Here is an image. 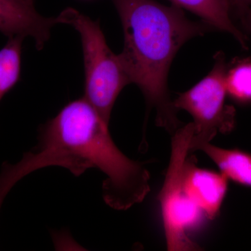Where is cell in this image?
Instances as JSON below:
<instances>
[{
	"mask_svg": "<svg viewBox=\"0 0 251 251\" xmlns=\"http://www.w3.org/2000/svg\"><path fill=\"white\" fill-rule=\"evenodd\" d=\"M108 124L85 98L70 102L43 127L36 148L16 164L3 166L1 179L12 187L48 166L62 167L76 176L96 168L106 176L102 188L105 203L116 210L130 209L150 192V173L117 148Z\"/></svg>",
	"mask_w": 251,
	"mask_h": 251,
	"instance_id": "obj_1",
	"label": "cell"
},
{
	"mask_svg": "<svg viewBox=\"0 0 251 251\" xmlns=\"http://www.w3.org/2000/svg\"><path fill=\"white\" fill-rule=\"evenodd\" d=\"M124 31L119 54L130 83L139 87L149 108L156 111V124L171 135L182 123L172 100L168 76L181 46L211 29L209 25L186 17L181 8L154 0H112Z\"/></svg>",
	"mask_w": 251,
	"mask_h": 251,
	"instance_id": "obj_2",
	"label": "cell"
},
{
	"mask_svg": "<svg viewBox=\"0 0 251 251\" xmlns=\"http://www.w3.org/2000/svg\"><path fill=\"white\" fill-rule=\"evenodd\" d=\"M80 34L85 67V98L108 123L119 94L130 84L120 56L114 53L99 22L67 8L57 16Z\"/></svg>",
	"mask_w": 251,
	"mask_h": 251,
	"instance_id": "obj_3",
	"label": "cell"
},
{
	"mask_svg": "<svg viewBox=\"0 0 251 251\" xmlns=\"http://www.w3.org/2000/svg\"><path fill=\"white\" fill-rule=\"evenodd\" d=\"M193 133L194 126L191 122L181 126L172 135L169 166L158 195L167 249L169 251L202 250L187 234L190 228L199 222L202 214L188 197L184 184V164L191 153Z\"/></svg>",
	"mask_w": 251,
	"mask_h": 251,
	"instance_id": "obj_4",
	"label": "cell"
},
{
	"mask_svg": "<svg viewBox=\"0 0 251 251\" xmlns=\"http://www.w3.org/2000/svg\"><path fill=\"white\" fill-rule=\"evenodd\" d=\"M214 59L208 75L173 100L175 108L188 112L193 117L194 133L190 145L191 153L210 143L218 133L227 134L235 127V108L226 104L227 65L224 54L217 52Z\"/></svg>",
	"mask_w": 251,
	"mask_h": 251,
	"instance_id": "obj_5",
	"label": "cell"
},
{
	"mask_svg": "<svg viewBox=\"0 0 251 251\" xmlns=\"http://www.w3.org/2000/svg\"><path fill=\"white\" fill-rule=\"evenodd\" d=\"M57 24V17L45 18L38 14L34 0H0V32L9 39L31 36L36 49L41 50Z\"/></svg>",
	"mask_w": 251,
	"mask_h": 251,
	"instance_id": "obj_6",
	"label": "cell"
},
{
	"mask_svg": "<svg viewBox=\"0 0 251 251\" xmlns=\"http://www.w3.org/2000/svg\"><path fill=\"white\" fill-rule=\"evenodd\" d=\"M228 179L221 173L202 169L196 158L188 156L184 168V184L188 197L208 219L219 215L226 197Z\"/></svg>",
	"mask_w": 251,
	"mask_h": 251,
	"instance_id": "obj_7",
	"label": "cell"
},
{
	"mask_svg": "<svg viewBox=\"0 0 251 251\" xmlns=\"http://www.w3.org/2000/svg\"><path fill=\"white\" fill-rule=\"evenodd\" d=\"M173 5L191 11L214 29L229 33L247 49L248 38L234 22L230 0H169Z\"/></svg>",
	"mask_w": 251,
	"mask_h": 251,
	"instance_id": "obj_8",
	"label": "cell"
},
{
	"mask_svg": "<svg viewBox=\"0 0 251 251\" xmlns=\"http://www.w3.org/2000/svg\"><path fill=\"white\" fill-rule=\"evenodd\" d=\"M214 162L227 179L251 186V154L237 149H224L204 144L198 148Z\"/></svg>",
	"mask_w": 251,
	"mask_h": 251,
	"instance_id": "obj_9",
	"label": "cell"
},
{
	"mask_svg": "<svg viewBox=\"0 0 251 251\" xmlns=\"http://www.w3.org/2000/svg\"><path fill=\"white\" fill-rule=\"evenodd\" d=\"M23 40V37L11 38L0 50V101L21 78Z\"/></svg>",
	"mask_w": 251,
	"mask_h": 251,
	"instance_id": "obj_10",
	"label": "cell"
},
{
	"mask_svg": "<svg viewBox=\"0 0 251 251\" xmlns=\"http://www.w3.org/2000/svg\"><path fill=\"white\" fill-rule=\"evenodd\" d=\"M227 94L240 103L251 102V59L234 63L226 75Z\"/></svg>",
	"mask_w": 251,
	"mask_h": 251,
	"instance_id": "obj_11",
	"label": "cell"
},
{
	"mask_svg": "<svg viewBox=\"0 0 251 251\" xmlns=\"http://www.w3.org/2000/svg\"><path fill=\"white\" fill-rule=\"evenodd\" d=\"M236 17L240 20L244 29L251 34V7L242 10L238 13Z\"/></svg>",
	"mask_w": 251,
	"mask_h": 251,
	"instance_id": "obj_12",
	"label": "cell"
},
{
	"mask_svg": "<svg viewBox=\"0 0 251 251\" xmlns=\"http://www.w3.org/2000/svg\"><path fill=\"white\" fill-rule=\"evenodd\" d=\"M233 7L234 16L242 10L251 7V0H230Z\"/></svg>",
	"mask_w": 251,
	"mask_h": 251,
	"instance_id": "obj_13",
	"label": "cell"
}]
</instances>
